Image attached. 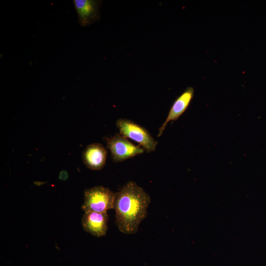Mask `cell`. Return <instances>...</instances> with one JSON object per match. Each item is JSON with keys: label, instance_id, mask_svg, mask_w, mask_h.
Masks as SVG:
<instances>
[{"label": "cell", "instance_id": "3", "mask_svg": "<svg viewBox=\"0 0 266 266\" xmlns=\"http://www.w3.org/2000/svg\"><path fill=\"white\" fill-rule=\"evenodd\" d=\"M115 193L102 186L88 189L84 193L82 209L85 212H107L113 209Z\"/></svg>", "mask_w": 266, "mask_h": 266}, {"label": "cell", "instance_id": "7", "mask_svg": "<svg viewBox=\"0 0 266 266\" xmlns=\"http://www.w3.org/2000/svg\"><path fill=\"white\" fill-rule=\"evenodd\" d=\"M108 221L107 212L91 211L85 212L81 223L86 232L95 236L101 237L106 234Z\"/></svg>", "mask_w": 266, "mask_h": 266}, {"label": "cell", "instance_id": "6", "mask_svg": "<svg viewBox=\"0 0 266 266\" xmlns=\"http://www.w3.org/2000/svg\"><path fill=\"white\" fill-rule=\"evenodd\" d=\"M194 95V89L192 87H187L173 102L167 117L159 129L158 136L163 134L168 122L175 121L185 112L189 106Z\"/></svg>", "mask_w": 266, "mask_h": 266}, {"label": "cell", "instance_id": "9", "mask_svg": "<svg viewBox=\"0 0 266 266\" xmlns=\"http://www.w3.org/2000/svg\"><path fill=\"white\" fill-rule=\"evenodd\" d=\"M68 178L67 172L65 170H62L59 174V178L61 180H66Z\"/></svg>", "mask_w": 266, "mask_h": 266}, {"label": "cell", "instance_id": "8", "mask_svg": "<svg viewBox=\"0 0 266 266\" xmlns=\"http://www.w3.org/2000/svg\"><path fill=\"white\" fill-rule=\"evenodd\" d=\"M107 151L100 143L88 145L83 152L82 158L85 165L92 170H100L104 166Z\"/></svg>", "mask_w": 266, "mask_h": 266}, {"label": "cell", "instance_id": "1", "mask_svg": "<svg viewBox=\"0 0 266 266\" xmlns=\"http://www.w3.org/2000/svg\"><path fill=\"white\" fill-rule=\"evenodd\" d=\"M151 202L149 195L135 182H128L115 193L113 209L119 230L125 234H134L146 217Z\"/></svg>", "mask_w": 266, "mask_h": 266}, {"label": "cell", "instance_id": "2", "mask_svg": "<svg viewBox=\"0 0 266 266\" xmlns=\"http://www.w3.org/2000/svg\"><path fill=\"white\" fill-rule=\"evenodd\" d=\"M116 126L121 135L136 141L146 152L150 153L156 150L158 141L143 127L124 118L117 120Z\"/></svg>", "mask_w": 266, "mask_h": 266}, {"label": "cell", "instance_id": "4", "mask_svg": "<svg viewBox=\"0 0 266 266\" xmlns=\"http://www.w3.org/2000/svg\"><path fill=\"white\" fill-rule=\"evenodd\" d=\"M106 142L115 162H122L134 157L142 154L144 151L139 145H134L120 133L107 138Z\"/></svg>", "mask_w": 266, "mask_h": 266}, {"label": "cell", "instance_id": "5", "mask_svg": "<svg viewBox=\"0 0 266 266\" xmlns=\"http://www.w3.org/2000/svg\"><path fill=\"white\" fill-rule=\"evenodd\" d=\"M73 2L81 26H89L100 19L101 0H73Z\"/></svg>", "mask_w": 266, "mask_h": 266}]
</instances>
